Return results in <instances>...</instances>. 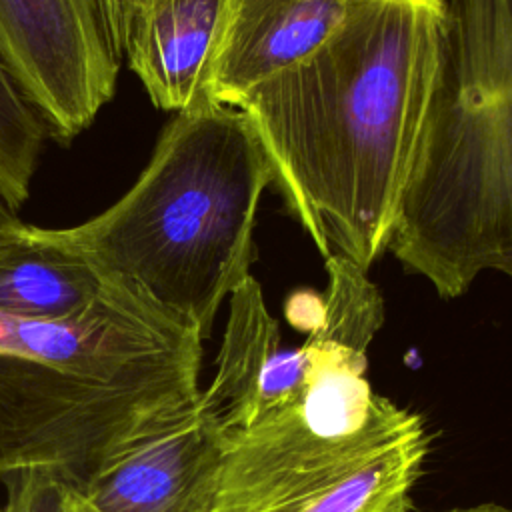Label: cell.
<instances>
[{"instance_id": "cell-1", "label": "cell", "mask_w": 512, "mask_h": 512, "mask_svg": "<svg viewBox=\"0 0 512 512\" xmlns=\"http://www.w3.org/2000/svg\"><path fill=\"white\" fill-rule=\"evenodd\" d=\"M446 0H356L306 60L238 102L318 252L388 250L444 60Z\"/></svg>"}, {"instance_id": "cell-2", "label": "cell", "mask_w": 512, "mask_h": 512, "mask_svg": "<svg viewBox=\"0 0 512 512\" xmlns=\"http://www.w3.org/2000/svg\"><path fill=\"white\" fill-rule=\"evenodd\" d=\"M200 332L126 280L104 276L80 312H0V478H82L152 414L200 394Z\"/></svg>"}, {"instance_id": "cell-3", "label": "cell", "mask_w": 512, "mask_h": 512, "mask_svg": "<svg viewBox=\"0 0 512 512\" xmlns=\"http://www.w3.org/2000/svg\"><path fill=\"white\" fill-rule=\"evenodd\" d=\"M272 170L264 146L234 106L176 112L132 188L72 228H40L46 242L84 256L102 276L142 290L210 334L214 316L250 274L254 220Z\"/></svg>"}, {"instance_id": "cell-4", "label": "cell", "mask_w": 512, "mask_h": 512, "mask_svg": "<svg viewBox=\"0 0 512 512\" xmlns=\"http://www.w3.org/2000/svg\"><path fill=\"white\" fill-rule=\"evenodd\" d=\"M448 30L420 156L388 250L442 298L512 278V0H446Z\"/></svg>"}, {"instance_id": "cell-5", "label": "cell", "mask_w": 512, "mask_h": 512, "mask_svg": "<svg viewBox=\"0 0 512 512\" xmlns=\"http://www.w3.org/2000/svg\"><path fill=\"white\" fill-rule=\"evenodd\" d=\"M210 512H410L428 434L392 400L332 398L222 434Z\"/></svg>"}, {"instance_id": "cell-6", "label": "cell", "mask_w": 512, "mask_h": 512, "mask_svg": "<svg viewBox=\"0 0 512 512\" xmlns=\"http://www.w3.org/2000/svg\"><path fill=\"white\" fill-rule=\"evenodd\" d=\"M0 60L62 144L94 122L116 88L118 60L96 0H0Z\"/></svg>"}, {"instance_id": "cell-7", "label": "cell", "mask_w": 512, "mask_h": 512, "mask_svg": "<svg viewBox=\"0 0 512 512\" xmlns=\"http://www.w3.org/2000/svg\"><path fill=\"white\" fill-rule=\"evenodd\" d=\"M202 392V390H200ZM224 452L194 400L164 408L70 478L72 512H210Z\"/></svg>"}, {"instance_id": "cell-8", "label": "cell", "mask_w": 512, "mask_h": 512, "mask_svg": "<svg viewBox=\"0 0 512 512\" xmlns=\"http://www.w3.org/2000/svg\"><path fill=\"white\" fill-rule=\"evenodd\" d=\"M356 0H230L216 44L210 98L238 106L254 88L314 54Z\"/></svg>"}, {"instance_id": "cell-9", "label": "cell", "mask_w": 512, "mask_h": 512, "mask_svg": "<svg viewBox=\"0 0 512 512\" xmlns=\"http://www.w3.org/2000/svg\"><path fill=\"white\" fill-rule=\"evenodd\" d=\"M230 0H126L124 56L154 106L214 102L210 72Z\"/></svg>"}, {"instance_id": "cell-10", "label": "cell", "mask_w": 512, "mask_h": 512, "mask_svg": "<svg viewBox=\"0 0 512 512\" xmlns=\"http://www.w3.org/2000/svg\"><path fill=\"white\" fill-rule=\"evenodd\" d=\"M104 276L80 254L38 238L30 224L0 246V312L56 320L84 310Z\"/></svg>"}, {"instance_id": "cell-11", "label": "cell", "mask_w": 512, "mask_h": 512, "mask_svg": "<svg viewBox=\"0 0 512 512\" xmlns=\"http://www.w3.org/2000/svg\"><path fill=\"white\" fill-rule=\"evenodd\" d=\"M46 134L0 60V192L16 210L28 200Z\"/></svg>"}, {"instance_id": "cell-12", "label": "cell", "mask_w": 512, "mask_h": 512, "mask_svg": "<svg viewBox=\"0 0 512 512\" xmlns=\"http://www.w3.org/2000/svg\"><path fill=\"white\" fill-rule=\"evenodd\" d=\"M8 502L0 512H72L70 476L60 468H26L6 476Z\"/></svg>"}, {"instance_id": "cell-13", "label": "cell", "mask_w": 512, "mask_h": 512, "mask_svg": "<svg viewBox=\"0 0 512 512\" xmlns=\"http://www.w3.org/2000/svg\"><path fill=\"white\" fill-rule=\"evenodd\" d=\"M102 28L116 60L124 56V16L126 0H96Z\"/></svg>"}, {"instance_id": "cell-14", "label": "cell", "mask_w": 512, "mask_h": 512, "mask_svg": "<svg viewBox=\"0 0 512 512\" xmlns=\"http://www.w3.org/2000/svg\"><path fill=\"white\" fill-rule=\"evenodd\" d=\"M22 226L24 222L18 218V210L0 192V246L12 242L20 234Z\"/></svg>"}, {"instance_id": "cell-15", "label": "cell", "mask_w": 512, "mask_h": 512, "mask_svg": "<svg viewBox=\"0 0 512 512\" xmlns=\"http://www.w3.org/2000/svg\"><path fill=\"white\" fill-rule=\"evenodd\" d=\"M450 512H512V508H504V506H498V504H482V506L450 510Z\"/></svg>"}]
</instances>
